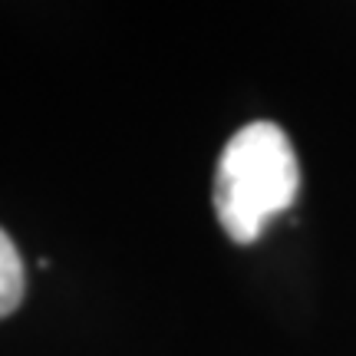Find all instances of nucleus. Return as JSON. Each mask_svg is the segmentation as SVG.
<instances>
[{
	"mask_svg": "<svg viewBox=\"0 0 356 356\" xmlns=\"http://www.w3.org/2000/svg\"><path fill=\"white\" fill-rule=\"evenodd\" d=\"M300 188V165L287 132L251 122L228 139L218 159L215 211L234 244H254L274 215L287 211Z\"/></svg>",
	"mask_w": 356,
	"mask_h": 356,
	"instance_id": "nucleus-1",
	"label": "nucleus"
},
{
	"mask_svg": "<svg viewBox=\"0 0 356 356\" xmlns=\"http://www.w3.org/2000/svg\"><path fill=\"white\" fill-rule=\"evenodd\" d=\"M24 291H26V274L20 251L10 241V234L0 228V320L10 317L13 310L20 307Z\"/></svg>",
	"mask_w": 356,
	"mask_h": 356,
	"instance_id": "nucleus-2",
	"label": "nucleus"
}]
</instances>
